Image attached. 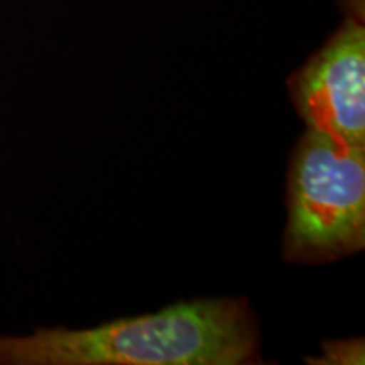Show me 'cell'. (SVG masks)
Returning <instances> with one entry per match:
<instances>
[{
    "label": "cell",
    "instance_id": "obj_1",
    "mask_svg": "<svg viewBox=\"0 0 365 365\" xmlns=\"http://www.w3.org/2000/svg\"><path fill=\"white\" fill-rule=\"evenodd\" d=\"M257 359V323L235 298L178 303L85 330L0 335V365H242Z\"/></svg>",
    "mask_w": 365,
    "mask_h": 365
},
{
    "label": "cell",
    "instance_id": "obj_5",
    "mask_svg": "<svg viewBox=\"0 0 365 365\" xmlns=\"http://www.w3.org/2000/svg\"><path fill=\"white\" fill-rule=\"evenodd\" d=\"M345 17H354L365 22V0H339Z\"/></svg>",
    "mask_w": 365,
    "mask_h": 365
},
{
    "label": "cell",
    "instance_id": "obj_2",
    "mask_svg": "<svg viewBox=\"0 0 365 365\" xmlns=\"http://www.w3.org/2000/svg\"><path fill=\"white\" fill-rule=\"evenodd\" d=\"M365 245V145L308 130L287 185L286 261L327 264Z\"/></svg>",
    "mask_w": 365,
    "mask_h": 365
},
{
    "label": "cell",
    "instance_id": "obj_4",
    "mask_svg": "<svg viewBox=\"0 0 365 365\" xmlns=\"http://www.w3.org/2000/svg\"><path fill=\"white\" fill-rule=\"evenodd\" d=\"M364 340L328 341L323 345V355L309 357L308 362L318 365H362L365 360Z\"/></svg>",
    "mask_w": 365,
    "mask_h": 365
},
{
    "label": "cell",
    "instance_id": "obj_3",
    "mask_svg": "<svg viewBox=\"0 0 365 365\" xmlns=\"http://www.w3.org/2000/svg\"><path fill=\"white\" fill-rule=\"evenodd\" d=\"M289 90L308 130L365 145V22L345 17L294 73Z\"/></svg>",
    "mask_w": 365,
    "mask_h": 365
}]
</instances>
